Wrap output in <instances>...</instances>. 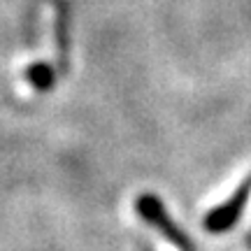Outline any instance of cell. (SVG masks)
<instances>
[{"mask_svg": "<svg viewBox=\"0 0 251 251\" xmlns=\"http://www.w3.org/2000/svg\"><path fill=\"white\" fill-rule=\"evenodd\" d=\"M249 244H251V235H249Z\"/></svg>", "mask_w": 251, "mask_h": 251, "instance_id": "cell-4", "label": "cell"}, {"mask_svg": "<svg viewBox=\"0 0 251 251\" xmlns=\"http://www.w3.org/2000/svg\"><path fill=\"white\" fill-rule=\"evenodd\" d=\"M28 81H30V86L37 91H47L51 89V84H54V77H56V70L49 65V63L40 61V63H33L30 68H28Z\"/></svg>", "mask_w": 251, "mask_h": 251, "instance_id": "cell-3", "label": "cell"}, {"mask_svg": "<svg viewBox=\"0 0 251 251\" xmlns=\"http://www.w3.org/2000/svg\"><path fill=\"white\" fill-rule=\"evenodd\" d=\"M135 209H137V214L142 216V221H147L151 228H156V230H158L172 247H177L179 251H191L193 249L191 240L179 230V226L168 216L165 207L161 205V200H158L156 196H151V193L140 196L137 198V202H135Z\"/></svg>", "mask_w": 251, "mask_h": 251, "instance_id": "cell-1", "label": "cell"}, {"mask_svg": "<svg viewBox=\"0 0 251 251\" xmlns=\"http://www.w3.org/2000/svg\"><path fill=\"white\" fill-rule=\"evenodd\" d=\"M249 193H251V177L244 184L235 188V193L226 202L221 205H216L214 209H209V214L205 216V228L209 233H226V230H230L235 224H237V219L242 214L244 205H247V200H249Z\"/></svg>", "mask_w": 251, "mask_h": 251, "instance_id": "cell-2", "label": "cell"}]
</instances>
